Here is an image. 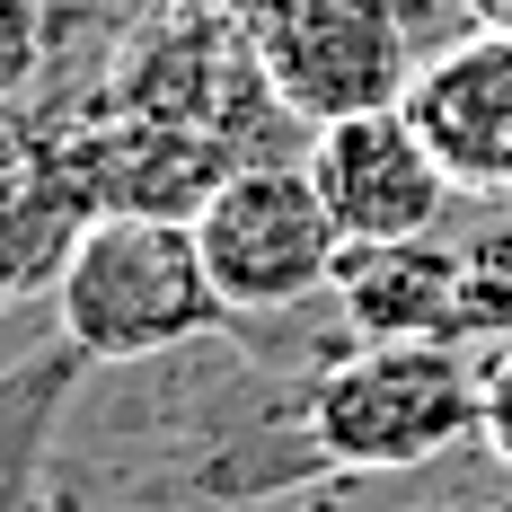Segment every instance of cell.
<instances>
[{"label": "cell", "mask_w": 512, "mask_h": 512, "mask_svg": "<svg viewBox=\"0 0 512 512\" xmlns=\"http://www.w3.org/2000/svg\"><path fill=\"white\" fill-rule=\"evenodd\" d=\"M477 433H486V451L512 468V345H504V362L486 371V424H477Z\"/></svg>", "instance_id": "cell-13"}, {"label": "cell", "mask_w": 512, "mask_h": 512, "mask_svg": "<svg viewBox=\"0 0 512 512\" xmlns=\"http://www.w3.org/2000/svg\"><path fill=\"white\" fill-rule=\"evenodd\" d=\"M336 309L362 345H468V292H460V248L433 230L415 239H345L336 256Z\"/></svg>", "instance_id": "cell-6"}, {"label": "cell", "mask_w": 512, "mask_h": 512, "mask_svg": "<svg viewBox=\"0 0 512 512\" xmlns=\"http://www.w3.org/2000/svg\"><path fill=\"white\" fill-rule=\"evenodd\" d=\"M398 106L424 124L460 186H512V36L477 27L468 45L415 62Z\"/></svg>", "instance_id": "cell-8"}, {"label": "cell", "mask_w": 512, "mask_h": 512, "mask_svg": "<svg viewBox=\"0 0 512 512\" xmlns=\"http://www.w3.org/2000/svg\"><path fill=\"white\" fill-rule=\"evenodd\" d=\"M195 239H204V265L230 309H292L327 292L336 256H345V230L318 195V177L274 168V159H239L212 186L195 212Z\"/></svg>", "instance_id": "cell-3"}, {"label": "cell", "mask_w": 512, "mask_h": 512, "mask_svg": "<svg viewBox=\"0 0 512 512\" xmlns=\"http://www.w3.org/2000/svg\"><path fill=\"white\" fill-rule=\"evenodd\" d=\"M89 221H98V195H89L80 142L0 124V309L62 283V256L80 248Z\"/></svg>", "instance_id": "cell-7"}, {"label": "cell", "mask_w": 512, "mask_h": 512, "mask_svg": "<svg viewBox=\"0 0 512 512\" xmlns=\"http://www.w3.org/2000/svg\"><path fill=\"white\" fill-rule=\"evenodd\" d=\"M53 318H62V336L89 362H151V354H177V345L221 336L239 309L221 301L195 221H168V212H98L80 230V248L62 256Z\"/></svg>", "instance_id": "cell-1"}, {"label": "cell", "mask_w": 512, "mask_h": 512, "mask_svg": "<svg viewBox=\"0 0 512 512\" xmlns=\"http://www.w3.org/2000/svg\"><path fill=\"white\" fill-rule=\"evenodd\" d=\"M460 292H468V345H512V221L477 230L460 248Z\"/></svg>", "instance_id": "cell-11"}, {"label": "cell", "mask_w": 512, "mask_h": 512, "mask_svg": "<svg viewBox=\"0 0 512 512\" xmlns=\"http://www.w3.org/2000/svg\"><path fill=\"white\" fill-rule=\"evenodd\" d=\"M477 9V27H495V36H512V0H468Z\"/></svg>", "instance_id": "cell-14"}, {"label": "cell", "mask_w": 512, "mask_h": 512, "mask_svg": "<svg viewBox=\"0 0 512 512\" xmlns=\"http://www.w3.org/2000/svg\"><path fill=\"white\" fill-rule=\"evenodd\" d=\"M80 371L89 354L62 336L53 354H27L0 371V512H27L36 504V486H45V442L62 407H71V389H80Z\"/></svg>", "instance_id": "cell-10"}, {"label": "cell", "mask_w": 512, "mask_h": 512, "mask_svg": "<svg viewBox=\"0 0 512 512\" xmlns=\"http://www.w3.org/2000/svg\"><path fill=\"white\" fill-rule=\"evenodd\" d=\"M486 424V371H468L451 345H371L336 362L301 407L309 460L336 477H398L442 460Z\"/></svg>", "instance_id": "cell-2"}, {"label": "cell", "mask_w": 512, "mask_h": 512, "mask_svg": "<svg viewBox=\"0 0 512 512\" xmlns=\"http://www.w3.org/2000/svg\"><path fill=\"white\" fill-rule=\"evenodd\" d=\"M36 62H45V9L36 0H0V106L27 89Z\"/></svg>", "instance_id": "cell-12"}, {"label": "cell", "mask_w": 512, "mask_h": 512, "mask_svg": "<svg viewBox=\"0 0 512 512\" xmlns=\"http://www.w3.org/2000/svg\"><path fill=\"white\" fill-rule=\"evenodd\" d=\"M256 71L301 124H336L362 106L407 98V45L389 0H265L256 18Z\"/></svg>", "instance_id": "cell-4"}, {"label": "cell", "mask_w": 512, "mask_h": 512, "mask_svg": "<svg viewBox=\"0 0 512 512\" xmlns=\"http://www.w3.org/2000/svg\"><path fill=\"white\" fill-rule=\"evenodd\" d=\"M80 168H89L98 212H168V221H195L204 195L239 168V159L221 151L212 124L142 115V124H124L115 142H80Z\"/></svg>", "instance_id": "cell-9"}, {"label": "cell", "mask_w": 512, "mask_h": 512, "mask_svg": "<svg viewBox=\"0 0 512 512\" xmlns=\"http://www.w3.org/2000/svg\"><path fill=\"white\" fill-rule=\"evenodd\" d=\"M301 168L318 177L345 239H415L460 195V177L442 168V151L424 142V124L407 106H362V115L318 124Z\"/></svg>", "instance_id": "cell-5"}, {"label": "cell", "mask_w": 512, "mask_h": 512, "mask_svg": "<svg viewBox=\"0 0 512 512\" xmlns=\"http://www.w3.org/2000/svg\"><path fill=\"white\" fill-rule=\"evenodd\" d=\"M27 512H80V504H71V495H36Z\"/></svg>", "instance_id": "cell-15"}]
</instances>
